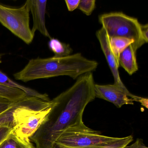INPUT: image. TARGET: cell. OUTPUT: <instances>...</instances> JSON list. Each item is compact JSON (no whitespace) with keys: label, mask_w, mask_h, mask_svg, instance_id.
Listing matches in <instances>:
<instances>
[{"label":"cell","mask_w":148,"mask_h":148,"mask_svg":"<svg viewBox=\"0 0 148 148\" xmlns=\"http://www.w3.org/2000/svg\"><path fill=\"white\" fill-rule=\"evenodd\" d=\"M94 86L92 73H87L52 99V106L45 120L30 138L36 148H51L66 130L83 123L86 106L95 99Z\"/></svg>","instance_id":"6da1fadb"},{"label":"cell","mask_w":148,"mask_h":148,"mask_svg":"<svg viewBox=\"0 0 148 148\" xmlns=\"http://www.w3.org/2000/svg\"><path fill=\"white\" fill-rule=\"evenodd\" d=\"M98 65L97 62L86 58L80 53L62 58H38L30 60L14 77L24 82L62 76L76 79L85 73L96 71Z\"/></svg>","instance_id":"7a4b0ae2"},{"label":"cell","mask_w":148,"mask_h":148,"mask_svg":"<svg viewBox=\"0 0 148 148\" xmlns=\"http://www.w3.org/2000/svg\"><path fill=\"white\" fill-rule=\"evenodd\" d=\"M99 21L109 38L120 37L133 40L131 45L136 52L145 43L141 32V24L136 18L122 12H115L101 14Z\"/></svg>","instance_id":"3957f363"},{"label":"cell","mask_w":148,"mask_h":148,"mask_svg":"<svg viewBox=\"0 0 148 148\" xmlns=\"http://www.w3.org/2000/svg\"><path fill=\"white\" fill-rule=\"evenodd\" d=\"M119 138L107 136L89 128L84 122L66 130L55 144L63 148H97L105 146Z\"/></svg>","instance_id":"277c9868"},{"label":"cell","mask_w":148,"mask_h":148,"mask_svg":"<svg viewBox=\"0 0 148 148\" xmlns=\"http://www.w3.org/2000/svg\"><path fill=\"white\" fill-rule=\"evenodd\" d=\"M30 12L27 1L18 8L0 4V23L27 45L32 42L35 34L30 27Z\"/></svg>","instance_id":"5b68a950"},{"label":"cell","mask_w":148,"mask_h":148,"mask_svg":"<svg viewBox=\"0 0 148 148\" xmlns=\"http://www.w3.org/2000/svg\"><path fill=\"white\" fill-rule=\"evenodd\" d=\"M95 98H98L113 103L121 108L124 105L134 104V101L140 103L142 97L132 94H128L116 85H99L94 86Z\"/></svg>","instance_id":"8992f818"},{"label":"cell","mask_w":148,"mask_h":148,"mask_svg":"<svg viewBox=\"0 0 148 148\" xmlns=\"http://www.w3.org/2000/svg\"><path fill=\"white\" fill-rule=\"evenodd\" d=\"M96 36L99 41L101 49L114 77V84L119 86L128 94H131L121 80L118 70L119 66L118 62L111 50L109 45V38L103 27L97 31Z\"/></svg>","instance_id":"52a82bcc"},{"label":"cell","mask_w":148,"mask_h":148,"mask_svg":"<svg viewBox=\"0 0 148 148\" xmlns=\"http://www.w3.org/2000/svg\"><path fill=\"white\" fill-rule=\"evenodd\" d=\"M27 1L33 19L32 32L35 34L36 31H38L45 37L51 38L46 26L45 15L47 1L27 0Z\"/></svg>","instance_id":"ba28073f"},{"label":"cell","mask_w":148,"mask_h":148,"mask_svg":"<svg viewBox=\"0 0 148 148\" xmlns=\"http://www.w3.org/2000/svg\"><path fill=\"white\" fill-rule=\"evenodd\" d=\"M118 63L119 66L123 67L129 75H132L138 70L136 51L131 45L126 47L120 53Z\"/></svg>","instance_id":"9c48e42d"},{"label":"cell","mask_w":148,"mask_h":148,"mask_svg":"<svg viewBox=\"0 0 148 148\" xmlns=\"http://www.w3.org/2000/svg\"><path fill=\"white\" fill-rule=\"evenodd\" d=\"M1 56H2V55L0 54V58H1ZM0 84L6 86L18 88V89L22 90L26 93L27 95L28 96L36 97L40 99L45 101H51L49 96L46 93L42 94V93H40L37 91L32 89L30 87H26V86L20 84L11 79L5 73L2 72L1 71H0Z\"/></svg>","instance_id":"30bf717a"},{"label":"cell","mask_w":148,"mask_h":148,"mask_svg":"<svg viewBox=\"0 0 148 148\" xmlns=\"http://www.w3.org/2000/svg\"><path fill=\"white\" fill-rule=\"evenodd\" d=\"M0 148H35L31 140L22 139L12 132L1 143Z\"/></svg>","instance_id":"8fae6325"},{"label":"cell","mask_w":148,"mask_h":148,"mask_svg":"<svg viewBox=\"0 0 148 148\" xmlns=\"http://www.w3.org/2000/svg\"><path fill=\"white\" fill-rule=\"evenodd\" d=\"M109 40L110 48L118 62L120 53L129 46L132 45L134 42L132 40L120 37L109 38Z\"/></svg>","instance_id":"7c38bea8"},{"label":"cell","mask_w":148,"mask_h":148,"mask_svg":"<svg viewBox=\"0 0 148 148\" xmlns=\"http://www.w3.org/2000/svg\"><path fill=\"white\" fill-rule=\"evenodd\" d=\"M48 47L54 53V58H62L71 55L73 50L69 45L57 39L51 38L48 42Z\"/></svg>","instance_id":"4fadbf2b"},{"label":"cell","mask_w":148,"mask_h":148,"mask_svg":"<svg viewBox=\"0 0 148 148\" xmlns=\"http://www.w3.org/2000/svg\"><path fill=\"white\" fill-rule=\"evenodd\" d=\"M27 96L22 90L0 84V97L6 99L13 102H18Z\"/></svg>","instance_id":"5bb4252c"},{"label":"cell","mask_w":148,"mask_h":148,"mask_svg":"<svg viewBox=\"0 0 148 148\" xmlns=\"http://www.w3.org/2000/svg\"><path fill=\"white\" fill-rule=\"evenodd\" d=\"M25 98L18 102H15L14 104L9 110L0 115V126H11L13 128V114L15 110L24 103Z\"/></svg>","instance_id":"9a60e30c"},{"label":"cell","mask_w":148,"mask_h":148,"mask_svg":"<svg viewBox=\"0 0 148 148\" xmlns=\"http://www.w3.org/2000/svg\"><path fill=\"white\" fill-rule=\"evenodd\" d=\"M133 140V138L132 135L125 137L119 138L115 142L109 144L105 146L98 147L97 148H125Z\"/></svg>","instance_id":"2e32d148"},{"label":"cell","mask_w":148,"mask_h":148,"mask_svg":"<svg viewBox=\"0 0 148 148\" xmlns=\"http://www.w3.org/2000/svg\"><path fill=\"white\" fill-rule=\"evenodd\" d=\"M95 7V0H80L77 8L87 16H89L92 13Z\"/></svg>","instance_id":"e0dca14e"},{"label":"cell","mask_w":148,"mask_h":148,"mask_svg":"<svg viewBox=\"0 0 148 148\" xmlns=\"http://www.w3.org/2000/svg\"><path fill=\"white\" fill-rule=\"evenodd\" d=\"M15 102L0 97V115L11 108Z\"/></svg>","instance_id":"ac0fdd59"},{"label":"cell","mask_w":148,"mask_h":148,"mask_svg":"<svg viewBox=\"0 0 148 148\" xmlns=\"http://www.w3.org/2000/svg\"><path fill=\"white\" fill-rule=\"evenodd\" d=\"M13 131V127L11 126H0V144Z\"/></svg>","instance_id":"d6986e66"},{"label":"cell","mask_w":148,"mask_h":148,"mask_svg":"<svg viewBox=\"0 0 148 148\" xmlns=\"http://www.w3.org/2000/svg\"><path fill=\"white\" fill-rule=\"evenodd\" d=\"M80 0H65V2L66 4L67 9L70 12H73L78 8Z\"/></svg>","instance_id":"ffe728a7"},{"label":"cell","mask_w":148,"mask_h":148,"mask_svg":"<svg viewBox=\"0 0 148 148\" xmlns=\"http://www.w3.org/2000/svg\"><path fill=\"white\" fill-rule=\"evenodd\" d=\"M125 148H148L144 144L143 140L141 138H137L136 141L131 145H128Z\"/></svg>","instance_id":"44dd1931"},{"label":"cell","mask_w":148,"mask_h":148,"mask_svg":"<svg viewBox=\"0 0 148 148\" xmlns=\"http://www.w3.org/2000/svg\"><path fill=\"white\" fill-rule=\"evenodd\" d=\"M141 32L145 43L148 42V25H141Z\"/></svg>","instance_id":"7402d4cb"},{"label":"cell","mask_w":148,"mask_h":148,"mask_svg":"<svg viewBox=\"0 0 148 148\" xmlns=\"http://www.w3.org/2000/svg\"><path fill=\"white\" fill-rule=\"evenodd\" d=\"M51 148H63L62 147H60V146H58V145H57L55 144Z\"/></svg>","instance_id":"603a6c76"}]
</instances>
